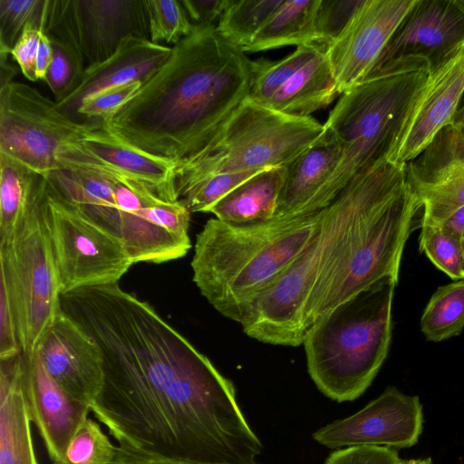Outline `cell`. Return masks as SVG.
Returning a JSON list of instances; mask_svg holds the SVG:
<instances>
[{
    "label": "cell",
    "instance_id": "cell-1",
    "mask_svg": "<svg viewBox=\"0 0 464 464\" xmlns=\"http://www.w3.org/2000/svg\"><path fill=\"white\" fill-rule=\"evenodd\" d=\"M62 310L99 344L103 384L91 411L118 440L168 459L257 464L263 444L233 382L118 284L61 296Z\"/></svg>",
    "mask_w": 464,
    "mask_h": 464
},
{
    "label": "cell",
    "instance_id": "cell-2",
    "mask_svg": "<svg viewBox=\"0 0 464 464\" xmlns=\"http://www.w3.org/2000/svg\"><path fill=\"white\" fill-rule=\"evenodd\" d=\"M252 61L216 25H194L168 60L103 121L116 138L179 163L201 150L248 98Z\"/></svg>",
    "mask_w": 464,
    "mask_h": 464
},
{
    "label": "cell",
    "instance_id": "cell-3",
    "mask_svg": "<svg viewBox=\"0 0 464 464\" xmlns=\"http://www.w3.org/2000/svg\"><path fill=\"white\" fill-rule=\"evenodd\" d=\"M324 209L249 225L209 218L197 235L190 263L200 294L223 316L241 324L256 299L308 246Z\"/></svg>",
    "mask_w": 464,
    "mask_h": 464
},
{
    "label": "cell",
    "instance_id": "cell-4",
    "mask_svg": "<svg viewBox=\"0 0 464 464\" xmlns=\"http://www.w3.org/2000/svg\"><path fill=\"white\" fill-rule=\"evenodd\" d=\"M429 79L426 63L411 61L342 94L324 124L340 157L316 201V212L328 207L356 176L389 160Z\"/></svg>",
    "mask_w": 464,
    "mask_h": 464
},
{
    "label": "cell",
    "instance_id": "cell-5",
    "mask_svg": "<svg viewBox=\"0 0 464 464\" xmlns=\"http://www.w3.org/2000/svg\"><path fill=\"white\" fill-rule=\"evenodd\" d=\"M53 188L98 227L125 246L133 263L160 264L186 256L190 211L160 198L144 184L110 171L60 169Z\"/></svg>",
    "mask_w": 464,
    "mask_h": 464
},
{
    "label": "cell",
    "instance_id": "cell-6",
    "mask_svg": "<svg viewBox=\"0 0 464 464\" xmlns=\"http://www.w3.org/2000/svg\"><path fill=\"white\" fill-rule=\"evenodd\" d=\"M405 172V164L385 161L349 182L324 209L308 246L253 303L240 324L246 335L275 345L303 344L302 313L320 275L364 209Z\"/></svg>",
    "mask_w": 464,
    "mask_h": 464
},
{
    "label": "cell",
    "instance_id": "cell-7",
    "mask_svg": "<svg viewBox=\"0 0 464 464\" xmlns=\"http://www.w3.org/2000/svg\"><path fill=\"white\" fill-rule=\"evenodd\" d=\"M423 207L407 171L364 209L320 275L302 313V332L360 291L386 276L399 278L405 243Z\"/></svg>",
    "mask_w": 464,
    "mask_h": 464
},
{
    "label": "cell",
    "instance_id": "cell-8",
    "mask_svg": "<svg viewBox=\"0 0 464 464\" xmlns=\"http://www.w3.org/2000/svg\"><path fill=\"white\" fill-rule=\"evenodd\" d=\"M394 276H386L340 304L306 333L308 373L329 399L360 397L385 361L392 339Z\"/></svg>",
    "mask_w": 464,
    "mask_h": 464
},
{
    "label": "cell",
    "instance_id": "cell-9",
    "mask_svg": "<svg viewBox=\"0 0 464 464\" xmlns=\"http://www.w3.org/2000/svg\"><path fill=\"white\" fill-rule=\"evenodd\" d=\"M324 134L313 117L284 114L247 98L201 150L176 164L177 196L210 175L286 167Z\"/></svg>",
    "mask_w": 464,
    "mask_h": 464
},
{
    "label": "cell",
    "instance_id": "cell-10",
    "mask_svg": "<svg viewBox=\"0 0 464 464\" xmlns=\"http://www.w3.org/2000/svg\"><path fill=\"white\" fill-rule=\"evenodd\" d=\"M0 279L9 292L21 351L34 353L62 309L47 219L45 176L14 235L0 245Z\"/></svg>",
    "mask_w": 464,
    "mask_h": 464
},
{
    "label": "cell",
    "instance_id": "cell-11",
    "mask_svg": "<svg viewBox=\"0 0 464 464\" xmlns=\"http://www.w3.org/2000/svg\"><path fill=\"white\" fill-rule=\"evenodd\" d=\"M46 203L61 294L118 284L134 264L122 242L83 215L47 179Z\"/></svg>",
    "mask_w": 464,
    "mask_h": 464
},
{
    "label": "cell",
    "instance_id": "cell-12",
    "mask_svg": "<svg viewBox=\"0 0 464 464\" xmlns=\"http://www.w3.org/2000/svg\"><path fill=\"white\" fill-rule=\"evenodd\" d=\"M90 124L72 121L26 83L14 81L0 89V153L41 175L58 170L60 148Z\"/></svg>",
    "mask_w": 464,
    "mask_h": 464
},
{
    "label": "cell",
    "instance_id": "cell-13",
    "mask_svg": "<svg viewBox=\"0 0 464 464\" xmlns=\"http://www.w3.org/2000/svg\"><path fill=\"white\" fill-rule=\"evenodd\" d=\"M44 31L76 51L85 68L108 59L128 36L150 39L143 0H48Z\"/></svg>",
    "mask_w": 464,
    "mask_h": 464
},
{
    "label": "cell",
    "instance_id": "cell-14",
    "mask_svg": "<svg viewBox=\"0 0 464 464\" xmlns=\"http://www.w3.org/2000/svg\"><path fill=\"white\" fill-rule=\"evenodd\" d=\"M463 44L464 0H417L364 80L411 61L426 63L431 73Z\"/></svg>",
    "mask_w": 464,
    "mask_h": 464
},
{
    "label": "cell",
    "instance_id": "cell-15",
    "mask_svg": "<svg viewBox=\"0 0 464 464\" xmlns=\"http://www.w3.org/2000/svg\"><path fill=\"white\" fill-rule=\"evenodd\" d=\"M58 170L110 171L147 186L160 198L179 200L175 187L176 163L132 148L113 136L103 122L91 123L59 150Z\"/></svg>",
    "mask_w": 464,
    "mask_h": 464
},
{
    "label": "cell",
    "instance_id": "cell-16",
    "mask_svg": "<svg viewBox=\"0 0 464 464\" xmlns=\"http://www.w3.org/2000/svg\"><path fill=\"white\" fill-rule=\"evenodd\" d=\"M422 425L419 397L390 386L358 412L317 430L313 439L331 450L354 446L408 448L418 442Z\"/></svg>",
    "mask_w": 464,
    "mask_h": 464
},
{
    "label": "cell",
    "instance_id": "cell-17",
    "mask_svg": "<svg viewBox=\"0 0 464 464\" xmlns=\"http://www.w3.org/2000/svg\"><path fill=\"white\" fill-rule=\"evenodd\" d=\"M417 0H363L326 48L339 94L363 81Z\"/></svg>",
    "mask_w": 464,
    "mask_h": 464
},
{
    "label": "cell",
    "instance_id": "cell-18",
    "mask_svg": "<svg viewBox=\"0 0 464 464\" xmlns=\"http://www.w3.org/2000/svg\"><path fill=\"white\" fill-rule=\"evenodd\" d=\"M35 353L65 393L92 405L103 384L102 353L97 342L62 309Z\"/></svg>",
    "mask_w": 464,
    "mask_h": 464
},
{
    "label": "cell",
    "instance_id": "cell-19",
    "mask_svg": "<svg viewBox=\"0 0 464 464\" xmlns=\"http://www.w3.org/2000/svg\"><path fill=\"white\" fill-rule=\"evenodd\" d=\"M464 95V44L437 70L414 106L388 161L407 164L449 125Z\"/></svg>",
    "mask_w": 464,
    "mask_h": 464
},
{
    "label": "cell",
    "instance_id": "cell-20",
    "mask_svg": "<svg viewBox=\"0 0 464 464\" xmlns=\"http://www.w3.org/2000/svg\"><path fill=\"white\" fill-rule=\"evenodd\" d=\"M21 379L31 421L36 426L50 459L57 460L88 418L91 406L65 393L35 352L22 353Z\"/></svg>",
    "mask_w": 464,
    "mask_h": 464
},
{
    "label": "cell",
    "instance_id": "cell-21",
    "mask_svg": "<svg viewBox=\"0 0 464 464\" xmlns=\"http://www.w3.org/2000/svg\"><path fill=\"white\" fill-rule=\"evenodd\" d=\"M172 47L148 38L128 36L115 53L105 61L86 67L76 89L63 101L58 109L75 121L81 103L104 90L133 82L142 83L170 56Z\"/></svg>",
    "mask_w": 464,
    "mask_h": 464
},
{
    "label": "cell",
    "instance_id": "cell-22",
    "mask_svg": "<svg viewBox=\"0 0 464 464\" xmlns=\"http://www.w3.org/2000/svg\"><path fill=\"white\" fill-rule=\"evenodd\" d=\"M340 157L325 134L286 166L274 218H293L316 213V201Z\"/></svg>",
    "mask_w": 464,
    "mask_h": 464
},
{
    "label": "cell",
    "instance_id": "cell-23",
    "mask_svg": "<svg viewBox=\"0 0 464 464\" xmlns=\"http://www.w3.org/2000/svg\"><path fill=\"white\" fill-rule=\"evenodd\" d=\"M22 353L0 360V464H38L21 379Z\"/></svg>",
    "mask_w": 464,
    "mask_h": 464
},
{
    "label": "cell",
    "instance_id": "cell-24",
    "mask_svg": "<svg viewBox=\"0 0 464 464\" xmlns=\"http://www.w3.org/2000/svg\"><path fill=\"white\" fill-rule=\"evenodd\" d=\"M327 46L295 72L265 105L278 112L311 117L328 106L339 94L326 53Z\"/></svg>",
    "mask_w": 464,
    "mask_h": 464
},
{
    "label": "cell",
    "instance_id": "cell-25",
    "mask_svg": "<svg viewBox=\"0 0 464 464\" xmlns=\"http://www.w3.org/2000/svg\"><path fill=\"white\" fill-rule=\"evenodd\" d=\"M286 167L264 169L218 200L208 213L234 225H249L274 218Z\"/></svg>",
    "mask_w": 464,
    "mask_h": 464
},
{
    "label": "cell",
    "instance_id": "cell-26",
    "mask_svg": "<svg viewBox=\"0 0 464 464\" xmlns=\"http://www.w3.org/2000/svg\"><path fill=\"white\" fill-rule=\"evenodd\" d=\"M408 182L423 207L420 224H442L464 207V160L424 170L406 167Z\"/></svg>",
    "mask_w": 464,
    "mask_h": 464
},
{
    "label": "cell",
    "instance_id": "cell-27",
    "mask_svg": "<svg viewBox=\"0 0 464 464\" xmlns=\"http://www.w3.org/2000/svg\"><path fill=\"white\" fill-rule=\"evenodd\" d=\"M319 5L320 0H284L254 41L242 50L257 53L316 43L315 21Z\"/></svg>",
    "mask_w": 464,
    "mask_h": 464
},
{
    "label": "cell",
    "instance_id": "cell-28",
    "mask_svg": "<svg viewBox=\"0 0 464 464\" xmlns=\"http://www.w3.org/2000/svg\"><path fill=\"white\" fill-rule=\"evenodd\" d=\"M43 179L44 175L0 153V245L14 235Z\"/></svg>",
    "mask_w": 464,
    "mask_h": 464
},
{
    "label": "cell",
    "instance_id": "cell-29",
    "mask_svg": "<svg viewBox=\"0 0 464 464\" xmlns=\"http://www.w3.org/2000/svg\"><path fill=\"white\" fill-rule=\"evenodd\" d=\"M464 327V280L440 286L420 318L427 340L440 342L459 334Z\"/></svg>",
    "mask_w": 464,
    "mask_h": 464
},
{
    "label": "cell",
    "instance_id": "cell-30",
    "mask_svg": "<svg viewBox=\"0 0 464 464\" xmlns=\"http://www.w3.org/2000/svg\"><path fill=\"white\" fill-rule=\"evenodd\" d=\"M284 0H231L216 25L218 34L241 49L249 45Z\"/></svg>",
    "mask_w": 464,
    "mask_h": 464
},
{
    "label": "cell",
    "instance_id": "cell-31",
    "mask_svg": "<svg viewBox=\"0 0 464 464\" xmlns=\"http://www.w3.org/2000/svg\"><path fill=\"white\" fill-rule=\"evenodd\" d=\"M323 46L316 43L304 44L279 61H252V82L248 98L265 106L276 92Z\"/></svg>",
    "mask_w": 464,
    "mask_h": 464
},
{
    "label": "cell",
    "instance_id": "cell-32",
    "mask_svg": "<svg viewBox=\"0 0 464 464\" xmlns=\"http://www.w3.org/2000/svg\"><path fill=\"white\" fill-rule=\"evenodd\" d=\"M420 250L453 280L464 279V238L442 224H420Z\"/></svg>",
    "mask_w": 464,
    "mask_h": 464
},
{
    "label": "cell",
    "instance_id": "cell-33",
    "mask_svg": "<svg viewBox=\"0 0 464 464\" xmlns=\"http://www.w3.org/2000/svg\"><path fill=\"white\" fill-rule=\"evenodd\" d=\"M118 446L100 425L87 418L71 439L63 456L53 464H113Z\"/></svg>",
    "mask_w": 464,
    "mask_h": 464
},
{
    "label": "cell",
    "instance_id": "cell-34",
    "mask_svg": "<svg viewBox=\"0 0 464 464\" xmlns=\"http://www.w3.org/2000/svg\"><path fill=\"white\" fill-rule=\"evenodd\" d=\"M48 0H0V55L10 54L25 26H44Z\"/></svg>",
    "mask_w": 464,
    "mask_h": 464
},
{
    "label": "cell",
    "instance_id": "cell-35",
    "mask_svg": "<svg viewBox=\"0 0 464 464\" xmlns=\"http://www.w3.org/2000/svg\"><path fill=\"white\" fill-rule=\"evenodd\" d=\"M143 1L151 42L175 45L192 32L194 24L180 0Z\"/></svg>",
    "mask_w": 464,
    "mask_h": 464
},
{
    "label": "cell",
    "instance_id": "cell-36",
    "mask_svg": "<svg viewBox=\"0 0 464 464\" xmlns=\"http://www.w3.org/2000/svg\"><path fill=\"white\" fill-rule=\"evenodd\" d=\"M262 170L248 169L210 175L189 185L178 197L191 213H208L218 200Z\"/></svg>",
    "mask_w": 464,
    "mask_h": 464
},
{
    "label": "cell",
    "instance_id": "cell-37",
    "mask_svg": "<svg viewBox=\"0 0 464 464\" xmlns=\"http://www.w3.org/2000/svg\"><path fill=\"white\" fill-rule=\"evenodd\" d=\"M49 39L53 47V60L44 81L53 92L54 102H59L76 89L85 63L70 45L56 38Z\"/></svg>",
    "mask_w": 464,
    "mask_h": 464
},
{
    "label": "cell",
    "instance_id": "cell-38",
    "mask_svg": "<svg viewBox=\"0 0 464 464\" xmlns=\"http://www.w3.org/2000/svg\"><path fill=\"white\" fill-rule=\"evenodd\" d=\"M453 160H464V95L451 122L444 127L413 163L427 169Z\"/></svg>",
    "mask_w": 464,
    "mask_h": 464
},
{
    "label": "cell",
    "instance_id": "cell-39",
    "mask_svg": "<svg viewBox=\"0 0 464 464\" xmlns=\"http://www.w3.org/2000/svg\"><path fill=\"white\" fill-rule=\"evenodd\" d=\"M141 84V82H133L104 90L87 98L81 103L75 121L103 122L125 105L136 94Z\"/></svg>",
    "mask_w": 464,
    "mask_h": 464
},
{
    "label": "cell",
    "instance_id": "cell-40",
    "mask_svg": "<svg viewBox=\"0 0 464 464\" xmlns=\"http://www.w3.org/2000/svg\"><path fill=\"white\" fill-rule=\"evenodd\" d=\"M363 0H320L315 27L316 43L328 46L345 28Z\"/></svg>",
    "mask_w": 464,
    "mask_h": 464
},
{
    "label": "cell",
    "instance_id": "cell-41",
    "mask_svg": "<svg viewBox=\"0 0 464 464\" xmlns=\"http://www.w3.org/2000/svg\"><path fill=\"white\" fill-rule=\"evenodd\" d=\"M324 464H408L397 450L382 446H354L335 450Z\"/></svg>",
    "mask_w": 464,
    "mask_h": 464
},
{
    "label": "cell",
    "instance_id": "cell-42",
    "mask_svg": "<svg viewBox=\"0 0 464 464\" xmlns=\"http://www.w3.org/2000/svg\"><path fill=\"white\" fill-rule=\"evenodd\" d=\"M21 353L13 304L5 283L0 279V360Z\"/></svg>",
    "mask_w": 464,
    "mask_h": 464
},
{
    "label": "cell",
    "instance_id": "cell-43",
    "mask_svg": "<svg viewBox=\"0 0 464 464\" xmlns=\"http://www.w3.org/2000/svg\"><path fill=\"white\" fill-rule=\"evenodd\" d=\"M44 32L43 28L27 24L10 52V54L19 65L22 73L31 82L37 81L36 60Z\"/></svg>",
    "mask_w": 464,
    "mask_h": 464
},
{
    "label": "cell",
    "instance_id": "cell-44",
    "mask_svg": "<svg viewBox=\"0 0 464 464\" xmlns=\"http://www.w3.org/2000/svg\"><path fill=\"white\" fill-rule=\"evenodd\" d=\"M194 25L211 26L219 20L231 0H180Z\"/></svg>",
    "mask_w": 464,
    "mask_h": 464
},
{
    "label": "cell",
    "instance_id": "cell-45",
    "mask_svg": "<svg viewBox=\"0 0 464 464\" xmlns=\"http://www.w3.org/2000/svg\"><path fill=\"white\" fill-rule=\"evenodd\" d=\"M113 464H221L198 462L185 459H168L150 454L127 445H118V452Z\"/></svg>",
    "mask_w": 464,
    "mask_h": 464
},
{
    "label": "cell",
    "instance_id": "cell-46",
    "mask_svg": "<svg viewBox=\"0 0 464 464\" xmlns=\"http://www.w3.org/2000/svg\"><path fill=\"white\" fill-rule=\"evenodd\" d=\"M53 60V47L51 41L44 32L41 37L39 51L36 60L37 81L44 80L47 71Z\"/></svg>",
    "mask_w": 464,
    "mask_h": 464
},
{
    "label": "cell",
    "instance_id": "cell-47",
    "mask_svg": "<svg viewBox=\"0 0 464 464\" xmlns=\"http://www.w3.org/2000/svg\"><path fill=\"white\" fill-rule=\"evenodd\" d=\"M15 67L8 62L7 55H0V89L14 82Z\"/></svg>",
    "mask_w": 464,
    "mask_h": 464
},
{
    "label": "cell",
    "instance_id": "cell-48",
    "mask_svg": "<svg viewBox=\"0 0 464 464\" xmlns=\"http://www.w3.org/2000/svg\"><path fill=\"white\" fill-rule=\"evenodd\" d=\"M444 224L464 238V207L458 209Z\"/></svg>",
    "mask_w": 464,
    "mask_h": 464
},
{
    "label": "cell",
    "instance_id": "cell-49",
    "mask_svg": "<svg viewBox=\"0 0 464 464\" xmlns=\"http://www.w3.org/2000/svg\"><path fill=\"white\" fill-rule=\"evenodd\" d=\"M408 464H431L430 459H416L408 460Z\"/></svg>",
    "mask_w": 464,
    "mask_h": 464
},
{
    "label": "cell",
    "instance_id": "cell-50",
    "mask_svg": "<svg viewBox=\"0 0 464 464\" xmlns=\"http://www.w3.org/2000/svg\"><path fill=\"white\" fill-rule=\"evenodd\" d=\"M462 275H463V277H464V261H463V266H462Z\"/></svg>",
    "mask_w": 464,
    "mask_h": 464
}]
</instances>
